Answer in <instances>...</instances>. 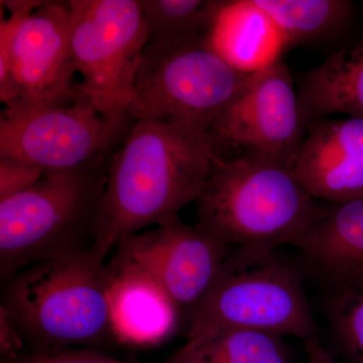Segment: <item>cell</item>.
Returning <instances> with one entry per match:
<instances>
[{"instance_id":"obj_1","label":"cell","mask_w":363,"mask_h":363,"mask_svg":"<svg viewBox=\"0 0 363 363\" xmlns=\"http://www.w3.org/2000/svg\"><path fill=\"white\" fill-rule=\"evenodd\" d=\"M214 155L206 135L138 118L109 164L91 250L105 260L147 227L180 220L179 212L199 197Z\"/></svg>"},{"instance_id":"obj_2","label":"cell","mask_w":363,"mask_h":363,"mask_svg":"<svg viewBox=\"0 0 363 363\" xmlns=\"http://www.w3.org/2000/svg\"><path fill=\"white\" fill-rule=\"evenodd\" d=\"M196 202V226L203 233L227 247L272 252L283 245L297 247L319 206L292 169L217 155Z\"/></svg>"},{"instance_id":"obj_3","label":"cell","mask_w":363,"mask_h":363,"mask_svg":"<svg viewBox=\"0 0 363 363\" xmlns=\"http://www.w3.org/2000/svg\"><path fill=\"white\" fill-rule=\"evenodd\" d=\"M111 286L109 266L89 247L26 267L1 306L35 352L84 348L116 337Z\"/></svg>"},{"instance_id":"obj_4","label":"cell","mask_w":363,"mask_h":363,"mask_svg":"<svg viewBox=\"0 0 363 363\" xmlns=\"http://www.w3.org/2000/svg\"><path fill=\"white\" fill-rule=\"evenodd\" d=\"M108 168L45 172L32 187L0 201L2 279L91 247Z\"/></svg>"},{"instance_id":"obj_5","label":"cell","mask_w":363,"mask_h":363,"mask_svg":"<svg viewBox=\"0 0 363 363\" xmlns=\"http://www.w3.org/2000/svg\"><path fill=\"white\" fill-rule=\"evenodd\" d=\"M241 329L314 337L300 272L272 250L233 247L209 293L190 313L188 337Z\"/></svg>"},{"instance_id":"obj_6","label":"cell","mask_w":363,"mask_h":363,"mask_svg":"<svg viewBox=\"0 0 363 363\" xmlns=\"http://www.w3.org/2000/svg\"><path fill=\"white\" fill-rule=\"evenodd\" d=\"M68 6L78 101L140 118L135 79L147 30L140 0H70Z\"/></svg>"},{"instance_id":"obj_7","label":"cell","mask_w":363,"mask_h":363,"mask_svg":"<svg viewBox=\"0 0 363 363\" xmlns=\"http://www.w3.org/2000/svg\"><path fill=\"white\" fill-rule=\"evenodd\" d=\"M250 76L227 63L206 40L147 45L135 79L142 117L207 136Z\"/></svg>"},{"instance_id":"obj_8","label":"cell","mask_w":363,"mask_h":363,"mask_svg":"<svg viewBox=\"0 0 363 363\" xmlns=\"http://www.w3.org/2000/svg\"><path fill=\"white\" fill-rule=\"evenodd\" d=\"M68 2L47 1L25 18L0 21L4 111L70 106L78 101Z\"/></svg>"},{"instance_id":"obj_9","label":"cell","mask_w":363,"mask_h":363,"mask_svg":"<svg viewBox=\"0 0 363 363\" xmlns=\"http://www.w3.org/2000/svg\"><path fill=\"white\" fill-rule=\"evenodd\" d=\"M107 116L87 102L35 111H2L0 159L45 172L105 168L138 121Z\"/></svg>"},{"instance_id":"obj_10","label":"cell","mask_w":363,"mask_h":363,"mask_svg":"<svg viewBox=\"0 0 363 363\" xmlns=\"http://www.w3.org/2000/svg\"><path fill=\"white\" fill-rule=\"evenodd\" d=\"M307 126L291 72L279 60L252 74L207 133L215 155L250 156L293 169Z\"/></svg>"},{"instance_id":"obj_11","label":"cell","mask_w":363,"mask_h":363,"mask_svg":"<svg viewBox=\"0 0 363 363\" xmlns=\"http://www.w3.org/2000/svg\"><path fill=\"white\" fill-rule=\"evenodd\" d=\"M233 250L178 220L121 241L113 259L140 267L177 309L191 313L211 290Z\"/></svg>"},{"instance_id":"obj_12","label":"cell","mask_w":363,"mask_h":363,"mask_svg":"<svg viewBox=\"0 0 363 363\" xmlns=\"http://www.w3.org/2000/svg\"><path fill=\"white\" fill-rule=\"evenodd\" d=\"M292 171L314 199L341 203L363 198V119L310 123Z\"/></svg>"},{"instance_id":"obj_13","label":"cell","mask_w":363,"mask_h":363,"mask_svg":"<svg viewBox=\"0 0 363 363\" xmlns=\"http://www.w3.org/2000/svg\"><path fill=\"white\" fill-rule=\"evenodd\" d=\"M334 289L363 279V198L319 204L297 245Z\"/></svg>"},{"instance_id":"obj_14","label":"cell","mask_w":363,"mask_h":363,"mask_svg":"<svg viewBox=\"0 0 363 363\" xmlns=\"http://www.w3.org/2000/svg\"><path fill=\"white\" fill-rule=\"evenodd\" d=\"M108 266L112 326L117 340L150 345L169 336L179 310L159 284L128 262L113 259Z\"/></svg>"},{"instance_id":"obj_15","label":"cell","mask_w":363,"mask_h":363,"mask_svg":"<svg viewBox=\"0 0 363 363\" xmlns=\"http://www.w3.org/2000/svg\"><path fill=\"white\" fill-rule=\"evenodd\" d=\"M208 44L227 63L247 75L278 62L286 48L279 26L255 0L222 1Z\"/></svg>"},{"instance_id":"obj_16","label":"cell","mask_w":363,"mask_h":363,"mask_svg":"<svg viewBox=\"0 0 363 363\" xmlns=\"http://www.w3.org/2000/svg\"><path fill=\"white\" fill-rule=\"evenodd\" d=\"M306 126L335 114L363 119V43L345 48L298 77Z\"/></svg>"},{"instance_id":"obj_17","label":"cell","mask_w":363,"mask_h":363,"mask_svg":"<svg viewBox=\"0 0 363 363\" xmlns=\"http://www.w3.org/2000/svg\"><path fill=\"white\" fill-rule=\"evenodd\" d=\"M274 20L286 47L311 45L338 37L350 23L348 0H255Z\"/></svg>"},{"instance_id":"obj_18","label":"cell","mask_w":363,"mask_h":363,"mask_svg":"<svg viewBox=\"0 0 363 363\" xmlns=\"http://www.w3.org/2000/svg\"><path fill=\"white\" fill-rule=\"evenodd\" d=\"M168 363H289L279 336L228 329L188 337Z\"/></svg>"},{"instance_id":"obj_19","label":"cell","mask_w":363,"mask_h":363,"mask_svg":"<svg viewBox=\"0 0 363 363\" xmlns=\"http://www.w3.org/2000/svg\"><path fill=\"white\" fill-rule=\"evenodd\" d=\"M147 45L203 42L209 38L221 0H140Z\"/></svg>"},{"instance_id":"obj_20","label":"cell","mask_w":363,"mask_h":363,"mask_svg":"<svg viewBox=\"0 0 363 363\" xmlns=\"http://www.w3.org/2000/svg\"><path fill=\"white\" fill-rule=\"evenodd\" d=\"M329 321L336 340L351 363H363V279L334 289Z\"/></svg>"},{"instance_id":"obj_21","label":"cell","mask_w":363,"mask_h":363,"mask_svg":"<svg viewBox=\"0 0 363 363\" xmlns=\"http://www.w3.org/2000/svg\"><path fill=\"white\" fill-rule=\"evenodd\" d=\"M44 173L30 164L0 159V201L32 187Z\"/></svg>"},{"instance_id":"obj_22","label":"cell","mask_w":363,"mask_h":363,"mask_svg":"<svg viewBox=\"0 0 363 363\" xmlns=\"http://www.w3.org/2000/svg\"><path fill=\"white\" fill-rule=\"evenodd\" d=\"M13 363H138L123 362L88 348L40 351Z\"/></svg>"},{"instance_id":"obj_23","label":"cell","mask_w":363,"mask_h":363,"mask_svg":"<svg viewBox=\"0 0 363 363\" xmlns=\"http://www.w3.org/2000/svg\"><path fill=\"white\" fill-rule=\"evenodd\" d=\"M23 339L20 330L11 321L6 309L0 307V350L2 360L13 363L18 360L21 348L23 347Z\"/></svg>"},{"instance_id":"obj_24","label":"cell","mask_w":363,"mask_h":363,"mask_svg":"<svg viewBox=\"0 0 363 363\" xmlns=\"http://www.w3.org/2000/svg\"><path fill=\"white\" fill-rule=\"evenodd\" d=\"M305 341L308 363H341L335 359L315 336Z\"/></svg>"},{"instance_id":"obj_25","label":"cell","mask_w":363,"mask_h":363,"mask_svg":"<svg viewBox=\"0 0 363 363\" xmlns=\"http://www.w3.org/2000/svg\"><path fill=\"white\" fill-rule=\"evenodd\" d=\"M362 4H363V1H362Z\"/></svg>"}]
</instances>
